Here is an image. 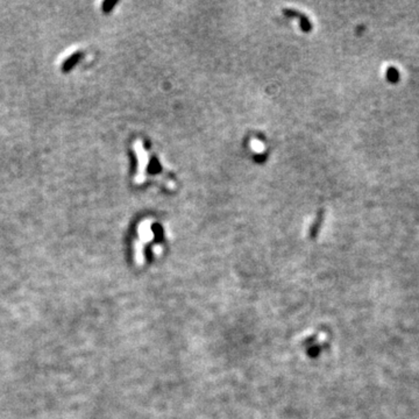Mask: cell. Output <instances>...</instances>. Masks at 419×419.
<instances>
[{
	"label": "cell",
	"instance_id": "1",
	"mask_svg": "<svg viewBox=\"0 0 419 419\" xmlns=\"http://www.w3.org/2000/svg\"><path fill=\"white\" fill-rule=\"evenodd\" d=\"M77 59H78V55H76V56H74V57H71V58L69 59V61H68V62L66 63V66H64V70H69L70 68L76 63V61H77Z\"/></svg>",
	"mask_w": 419,
	"mask_h": 419
}]
</instances>
